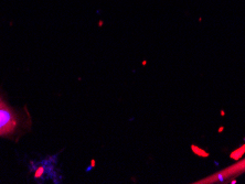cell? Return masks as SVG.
Returning a JSON list of instances; mask_svg holds the SVG:
<instances>
[{
    "label": "cell",
    "instance_id": "cell-2",
    "mask_svg": "<svg viewBox=\"0 0 245 184\" xmlns=\"http://www.w3.org/2000/svg\"><path fill=\"white\" fill-rule=\"evenodd\" d=\"M17 126V119L10 109L0 106V135L14 131Z\"/></svg>",
    "mask_w": 245,
    "mask_h": 184
},
{
    "label": "cell",
    "instance_id": "cell-1",
    "mask_svg": "<svg viewBox=\"0 0 245 184\" xmlns=\"http://www.w3.org/2000/svg\"><path fill=\"white\" fill-rule=\"evenodd\" d=\"M245 173V158L240 161H236L233 164L218 171L215 173L207 176L204 179L199 180L198 184H214V183H223L229 180H234L241 174Z\"/></svg>",
    "mask_w": 245,
    "mask_h": 184
},
{
    "label": "cell",
    "instance_id": "cell-3",
    "mask_svg": "<svg viewBox=\"0 0 245 184\" xmlns=\"http://www.w3.org/2000/svg\"><path fill=\"white\" fill-rule=\"evenodd\" d=\"M0 106H1V104H0Z\"/></svg>",
    "mask_w": 245,
    "mask_h": 184
}]
</instances>
